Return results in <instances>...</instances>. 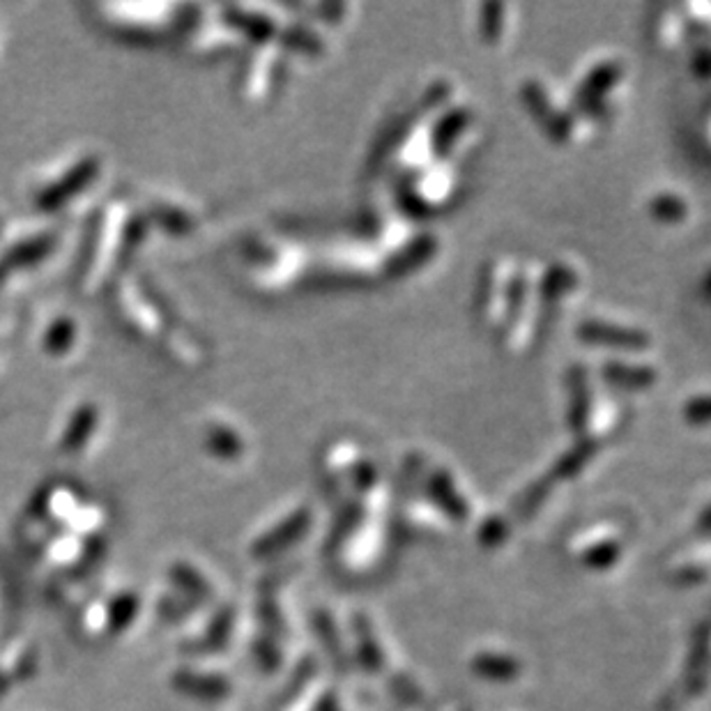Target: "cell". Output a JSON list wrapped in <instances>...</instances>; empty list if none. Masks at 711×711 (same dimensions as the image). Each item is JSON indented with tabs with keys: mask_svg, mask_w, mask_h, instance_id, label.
Returning <instances> with one entry per match:
<instances>
[{
	"mask_svg": "<svg viewBox=\"0 0 711 711\" xmlns=\"http://www.w3.org/2000/svg\"><path fill=\"white\" fill-rule=\"evenodd\" d=\"M171 578L185 589L187 594L196 596V599H208L210 596V587L205 583L194 569H190L187 564H175L171 571Z\"/></svg>",
	"mask_w": 711,
	"mask_h": 711,
	"instance_id": "cell-3",
	"label": "cell"
},
{
	"mask_svg": "<svg viewBox=\"0 0 711 711\" xmlns=\"http://www.w3.org/2000/svg\"><path fill=\"white\" fill-rule=\"evenodd\" d=\"M139 612V599H136V594L127 592L123 596H118L116 601L111 604L108 608V624L113 631H125L129 627L131 619Z\"/></svg>",
	"mask_w": 711,
	"mask_h": 711,
	"instance_id": "cell-2",
	"label": "cell"
},
{
	"mask_svg": "<svg viewBox=\"0 0 711 711\" xmlns=\"http://www.w3.org/2000/svg\"><path fill=\"white\" fill-rule=\"evenodd\" d=\"M173 686L177 691L192 698H205V700H219L228 693V684L223 677L217 675H198V673H177L173 677Z\"/></svg>",
	"mask_w": 711,
	"mask_h": 711,
	"instance_id": "cell-1",
	"label": "cell"
}]
</instances>
